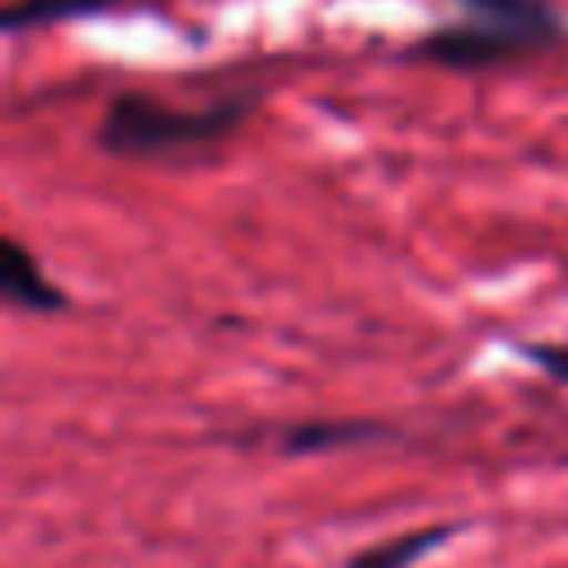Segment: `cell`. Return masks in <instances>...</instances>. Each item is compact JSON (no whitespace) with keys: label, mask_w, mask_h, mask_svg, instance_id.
I'll list each match as a JSON object with an SVG mask.
<instances>
[{"label":"cell","mask_w":568,"mask_h":568,"mask_svg":"<svg viewBox=\"0 0 568 568\" xmlns=\"http://www.w3.org/2000/svg\"><path fill=\"white\" fill-rule=\"evenodd\" d=\"M240 115H244L240 102L191 111V106H164L142 93H120L98 124V142L111 155H129V160L182 155V151L213 146L217 138H226L240 124Z\"/></svg>","instance_id":"6da1fadb"},{"label":"cell","mask_w":568,"mask_h":568,"mask_svg":"<svg viewBox=\"0 0 568 568\" xmlns=\"http://www.w3.org/2000/svg\"><path fill=\"white\" fill-rule=\"evenodd\" d=\"M475 9V22L444 27L426 40V58L448 67H488L506 62L515 53L541 49L559 40V18L541 0H466Z\"/></svg>","instance_id":"7a4b0ae2"},{"label":"cell","mask_w":568,"mask_h":568,"mask_svg":"<svg viewBox=\"0 0 568 568\" xmlns=\"http://www.w3.org/2000/svg\"><path fill=\"white\" fill-rule=\"evenodd\" d=\"M0 288H4V297H9L13 306H27V311H58V306H62L58 284L44 275V266H40L18 240H4Z\"/></svg>","instance_id":"3957f363"},{"label":"cell","mask_w":568,"mask_h":568,"mask_svg":"<svg viewBox=\"0 0 568 568\" xmlns=\"http://www.w3.org/2000/svg\"><path fill=\"white\" fill-rule=\"evenodd\" d=\"M129 0H18L4 13V31H27V27H49V22H67V18H84V13H102Z\"/></svg>","instance_id":"277c9868"},{"label":"cell","mask_w":568,"mask_h":568,"mask_svg":"<svg viewBox=\"0 0 568 568\" xmlns=\"http://www.w3.org/2000/svg\"><path fill=\"white\" fill-rule=\"evenodd\" d=\"M444 537H448V528H422V532H408V537H395V541H382V546L364 550L359 559H351V568H408Z\"/></svg>","instance_id":"5b68a950"},{"label":"cell","mask_w":568,"mask_h":568,"mask_svg":"<svg viewBox=\"0 0 568 568\" xmlns=\"http://www.w3.org/2000/svg\"><path fill=\"white\" fill-rule=\"evenodd\" d=\"M550 377H559V382H568V346H532L528 351Z\"/></svg>","instance_id":"8992f818"}]
</instances>
